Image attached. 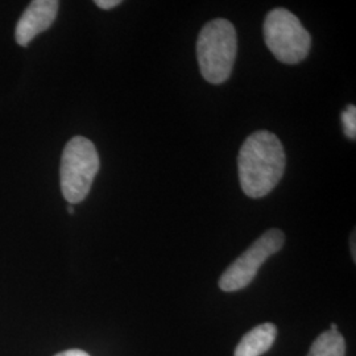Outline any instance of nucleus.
I'll list each match as a JSON object with an SVG mask.
<instances>
[{"label": "nucleus", "mask_w": 356, "mask_h": 356, "mask_svg": "<svg viewBox=\"0 0 356 356\" xmlns=\"http://www.w3.org/2000/svg\"><path fill=\"white\" fill-rule=\"evenodd\" d=\"M285 149L280 139L269 131H256L243 143L238 156L242 191L250 198H263L284 176Z\"/></svg>", "instance_id": "obj_1"}, {"label": "nucleus", "mask_w": 356, "mask_h": 356, "mask_svg": "<svg viewBox=\"0 0 356 356\" xmlns=\"http://www.w3.org/2000/svg\"><path fill=\"white\" fill-rule=\"evenodd\" d=\"M67 211H69V214H73V213H74V207L70 204V206L67 207Z\"/></svg>", "instance_id": "obj_14"}, {"label": "nucleus", "mask_w": 356, "mask_h": 356, "mask_svg": "<svg viewBox=\"0 0 356 356\" xmlns=\"http://www.w3.org/2000/svg\"><path fill=\"white\" fill-rule=\"evenodd\" d=\"M54 356H90L88 353H85V351H82V350H67V351H64V353H60V354H57V355Z\"/></svg>", "instance_id": "obj_11"}, {"label": "nucleus", "mask_w": 356, "mask_h": 356, "mask_svg": "<svg viewBox=\"0 0 356 356\" xmlns=\"http://www.w3.org/2000/svg\"><path fill=\"white\" fill-rule=\"evenodd\" d=\"M99 172V156L95 145L83 136H76L65 147L61 159V191L70 204L82 202Z\"/></svg>", "instance_id": "obj_3"}, {"label": "nucleus", "mask_w": 356, "mask_h": 356, "mask_svg": "<svg viewBox=\"0 0 356 356\" xmlns=\"http://www.w3.org/2000/svg\"><path fill=\"white\" fill-rule=\"evenodd\" d=\"M122 1L120 0H97L95 4L101 8V10H113L115 7H118Z\"/></svg>", "instance_id": "obj_10"}, {"label": "nucleus", "mask_w": 356, "mask_h": 356, "mask_svg": "<svg viewBox=\"0 0 356 356\" xmlns=\"http://www.w3.org/2000/svg\"><path fill=\"white\" fill-rule=\"evenodd\" d=\"M277 337V327L273 323H263L242 338L235 350V356H261L273 346Z\"/></svg>", "instance_id": "obj_7"}, {"label": "nucleus", "mask_w": 356, "mask_h": 356, "mask_svg": "<svg viewBox=\"0 0 356 356\" xmlns=\"http://www.w3.org/2000/svg\"><path fill=\"white\" fill-rule=\"evenodd\" d=\"M342 124H343L344 134L348 139H356V107L354 104L347 106V108L342 113Z\"/></svg>", "instance_id": "obj_9"}, {"label": "nucleus", "mask_w": 356, "mask_h": 356, "mask_svg": "<svg viewBox=\"0 0 356 356\" xmlns=\"http://www.w3.org/2000/svg\"><path fill=\"white\" fill-rule=\"evenodd\" d=\"M346 343L339 331H325L312 344L307 356H344Z\"/></svg>", "instance_id": "obj_8"}, {"label": "nucleus", "mask_w": 356, "mask_h": 356, "mask_svg": "<svg viewBox=\"0 0 356 356\" xmlns=\"http://www.w3.org/2000/svg\"><path fill=\"white\" fill-rule=\"evenodd\" d=\"M330 331H338V326L335 323H331Z\"/></svg>", "instance_id": "obj_13"}, {"label": "nucleus", "mask_w": 356, "mask_h": 356, "mask_svg": "<svg viewBox=\"0 0 356 356\" xmlns=\"http://www.w3.org/2000/svg\"><path fill=\"white\" fill-rule=\"evenodd\" d=\"M60 3L57 0H35L22 15L15 38L19 45L26 47L33 38L53 24L57 17Z\"/></svg>", "instance_id": "obj_6"}, {"label": "nucleus", "mask_w": 356, "mask_h": 356, "mask_svg": "<svg viewBox=\"0 0 356 356\" xmlns=\"http://www.w3.org/2000/svg\"><path fill=\"white\" fill-rule=\"evenodd\" d=\"M284 243L285 234L281 229H268L223 272L219 288L225 292H236L248 286L260 267L272 254L280 251Z\"/></svg>", "instance_id": "obj_5"}, {"label": "nucleus", "mask_w": 356, "mask_h": 356, "mask_svg": "<svg viewBox=\"0 0 356 356\" xmlns=\"http://www.w3.org/2000/svg\"><path fill=\"white\" fill-rule=\"evenodd\" d=\"M353 257H354V261H355V234L353 235Z\"/></svg>", "instance_id": "obj_12"}, {"label": "nucleus", "mask_w": 356, "mask_h": 356, "mask_svg": "<svg viewBox=\"0 0 356 356\" xmlns=\"http://www.w3.org/2000/svg\"><path fill=\"white\" fill-rule=\"evenodd\" d=\"M264 41L272 54L286 65L302 63L307 57L312 38L294 13L275 8L264 20Z\"/></svg>", "instance_id": "obj_4"}, {"label": "nucleus", "mask_w": 356, "mask_h": 356, "mask_svg": "<svg viewBox=\"0 0 356 356\" xmlns=\"http://www.w3.org/2000/svg\"><path fill=\"white\" fill-rule=\"evenodd\" d=\"M238 51L236 29L226 19H214L201 29L197 40V58L201 74L213 85L229 79Z\"/></svg>", "instance_id": "obj_2"}]
</instances>
